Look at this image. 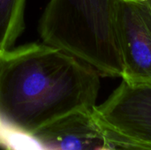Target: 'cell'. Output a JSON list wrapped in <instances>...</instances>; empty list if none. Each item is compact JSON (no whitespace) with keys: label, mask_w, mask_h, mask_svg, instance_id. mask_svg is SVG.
Listing matches in <instances>:
<instances>
[{"label":"cell","mask_w":151,"mask_h":150,"mask_svg":"<svg viewBox=\"0 0 151 150\" xmlns=\"http://www.w3.org/2000/svg\"><path fill=\"white\" fill-rule=\"evenodd\" d=\"M99 78L88 63L45 42L0 50V118L34 133L73 112L93 111Z\"/></svg>","instance_id":"obj_1"},{"label":"cell","mask_w":151,"mask_h":150,"mask_svg":"<svg viewBox=\"0 0 151 150\" xmlns=\"http://www.w3.org/2000/svg\"><path fill=\"white\" fill-rule=\"evenodd\" d=\"M117 0H50L39 21L43 42L93 66L100 76L120 77Z\"/></svg>","instance_id":"obj_2"},{"label":"cell","mask_w":151,"mask_h":150,"mask_svg":"<svg viewBox=\"0 0 151 150\" xmlns=\"http://www.w3.org/2000/svg\"><path fill=\"white\" fill-rule=\"evenodd\" d=\"M92 118L109 150H151V83L122 80Z\"/></svg>","instance_id":"obj_3"},{"label":"cell","mask_w":151,"mask_h":150,"mask_svg":"<svg viewBox=\"0 0 151 150\" xmlns=\"http://www.w3.org/2000/svg\"><path fill=\"white\" fill-rule=\"evenodd\" d=\"M117 32L123 72L130 83H151V9L147 1L117 0Z\"/></svg>","instance_id":"obj_4"},{"label":"cell","mask_w":151,"mask_h":150,"mask_svg":"<svg viewBox=\"0 0 151 150\" xmlns=\"http://www.w3.org/2000/svg\"><path fill=\"white\" fill-rule=\"evenodd\" d=\"M48 150H105L92 111H76L32 133Z\"/></svg>","instance_id":"obj_5"},{"label":"cell","mask_w":151,"mask_h":150,"mask_svg":"<svg viewBox=\"0 0 151 150\" xmlns=\"http://www.w3.org/2000/svg\"><path fill=\"white\" fill-rule=\"evenodd\" d=\"M27 0H0V50H10L25 30Z\"/></svg>","instance_id":"obj_6"},{"label":"cell","mask_w":151,"mask_h":150,"mask_svg":"<svg viewBox=\"0 0 151 150\" xmlns=\"http://www.w3.org/2000/svg\"><path fill=\"white\" fill-rule=\"evenodd\" d=\"M0 148L4 150H48L32 133L1 118Z\"/></svg>","instance_id":"obj_7"},{"label":"cell","mask_w":151,"mask_h":150,"mask_svg":"<svg viewBox=\"0 0 151 150\" xmlns=\"http://www.w3.org/2000/svg\"><path fill=\"white\" fill-rule=\"evenodd\" d=\"M147 2H148V4H149V5H150V7L151 9V0H148Z\"/></svg>","instance_id":"obj_8"},{"label":"cell","mask_w":151,"mask_h":150,"mask_svg":"<svg viewBox=\"0 0 151 150\" xmlns=\"http://www.w3.org/2000/svg\"><path fill=\"white\" fill-rule=\"evenodd\" d=\"M141 1H148V0H141Z\"/></svg>","instance_id":"obj_9"},{"label":"cell","mask_w":151,"mask_h":150,"mask_svg":"<svg viewBox=\"0 0 151 150\" xmlns=\"http://www.w3.org/2000/svg\"><path fill=\"white\" fill-rule=\"evenodd\" d=\"M0 150H3V149H1V148H0Z\"/></svg>","instance_id":"obj_10"},{"label":"cell","mask_w":151,"mask_h":150,"mask_svg":"<svg viewBox=\"0 0 151 150\" xmlns=\"http://www.w3.org/2000/svg\"><path fill=\"white\" fill-rule=\"evenodd\" d=\"M3 150H4V149H3Z\"/></svg>","instance_id":"obj_11"}]
</instances>
